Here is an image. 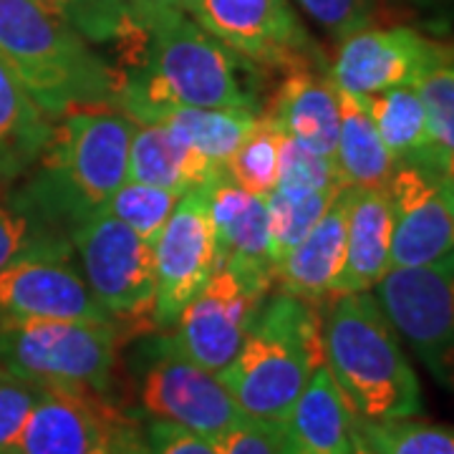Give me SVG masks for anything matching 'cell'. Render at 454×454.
Returning <instances> with one entry per match:
<instances>
[{
    "mask_svg": "<svg viewBox=\"0 0 454 454\" xmlns=\"http://www.w3.org/2000/svg\"><path fill=\"white\" fill-rule=\"evenodd\" d=\"M265 116L280 134L298 139L310 152L336 157L339 145V89L328 68H293L273 94Z\"/></svg>",
    "mask_w": 454,
    "mask_h": 454,
    "instance_id": "16",
    "label": "cell"
},
{
    "mask_svg": "<svg viewBox=\"0 0 454 454\" xmlns=\"http://www.w3.org/2000/svg\"><path fill=\"white\" fill-rule=\"evenodd\" d=\"M399 339L454 391V250L419 268H394L373 288Z\"/></svg>",
    "mask_w": 454,
    "mask_h": 454,
    "instance_id": "8",
    "label": "cell"
},
{
    "mask_svg": "<svg viewBox=\"0 0 454 454\" xmlns=\"http://www.w3.org/2000/svg\"><path fill=\"white\" fill-rule=\"evenodd\" d=\"M97 399L43 387L13 454H89L114 424Z\"/></svg>",
    "mask_w": 454,
    "mask_h": 454,
    "instance_id": "18",
    "label": "cell"
},
{
    "mask_svg": "<svg viewBox=\"0 0 454 454\" xmlns=\"http://www.w3.org/2000/svg\"><path fill=\"white\" fill-rule=\"evenodd\" d=\"M346 190L309 235L273 265L278 293H288L316 306L336 295V280L346 255Z\"/></svg>",
    "mask_w": 454,
    "mask_h": 454,
    "instance_id": "20",
    "label": "cell"
},
{
    "mask_svg": "<svg viewBox=\"0 0 454 454\" xmlns=\"http://www.w3.org/2000/svg\"><path fill=\"white\" fill-rule=\"evenodd\" d=\"M336 167L346 187H387L396 164L384 146L364 97L339 89Z\"/></svg>",
    "mask_w": 454,
    "mask_h": 454,
    "instance_id": "26",
    "label": "cell"
},
{
    "mask_svg": "<svg viewBox=\"0 0 454 454\" xmlns=\"http://www.w3.org/2000/svg\"><path fill=\"white\" fill-rule=\"evenodd\" d=\"M51 137L53 121L0 61V190L31 172Z\"/></svg>",
    "mask_w": 454,
    "mask_h": 454,
    "instance_id": "24",
    "label": "cell"
},
{
    "mask_svg": "<svg viewBox=\"0 0 454 454\" xmlns=\"http://www.w3.org/2000/svg\"><path fill=\"white\" fill-rule=\"evenodd\" d=\"M177 200L179 197L175 192H169V190L127 179L106 200V205L101 210L109 212L119 223L131 227L137 235H142V238L154 243V238L160 235V230H162L164 223L169 220V215L175 210Z\"/></svg>",
    "mask_w": 454,
    "mask_h": 454,
    "instance_id": "31",
    "label": "cell"
},
{
    "mask_svg": "<svg viewBox=\"0 0 454 454\" xmlns=\"http://www.w3.org/2000/svg\"><path fill=\"white\" fill-rule=\"evenodd\" d=\"M321 310L288 293L268 295L223 379L247 417L286 422L313 372L324 366Z\"/></svg>",
    "mask_w": 454,
    "mask_h": 454,
    "instance_id": "5",
    "label": "cell"
},
{
    "mask_svg": "<svg viewBox=\"0 0 454 454\" xmlns=\"http://www.w3.org/2000/svg\"><path fill=\"white\" fill-rule=\"evenodd\" d=\"M139 402L152 419L179 424L212 439L247 417L223 379L177 351L167 333L146 343Z\"/></svg>",
    "mask_w": 454,
    "mask_h": 454,
    "instance_id": "10",
    "label": "cell"
},
{
    "mask_svg": "<svg viewBox=\"0 0 454 454\" xmlns=\"http://www.w3.org/2000/svg\"><path fill=\"white\" fill-rule=\"evenodd\" d=\"M348 454H376L372 447H369V444L364 442V439L358 437L356 427H354V442H351V450H348Z\"/></svg>",
    "mask_w": 454,
    "mask_h": 454,
    "instance_id": "43",
    "label": "cell"
},
{
    "mask_svg": "<svg viewBox=\"0 0 454 454\" xmlns=\"http://www.w3.org/2000/svg\"><path fill=\"white\" fill-rule=\"evenodd\" d=\"M134 124H167L182 134L202 157L225 172L227 162L258 121V114L192 106H142L127 114Z\"/></svg>",
    "mask_w": 454,
    "mask_h": 454,
    "instance_id": "25",
    "label": "cell"
},
{
    "mask_svg": "<svg viewBox=\"0 0 454 454\" xmlns=\"http://www.w3.org/2000/svg\"><path fill=\"white\" fill-rule=\"evenodd\" d=\"M190 16L220 43L265 68H325L324 53L286 0H192Z\"/></svg>",
    "mask_w": 454,
    "mask_h": 454,
    "instance_id": "11",
    "label": "cell"
},
{
    "mask_svg": "<svg viewBox=\"0 0 454 454\" xmlns=\"http://www.w3.org/2000/svg\"><path fill=\"white\" fill-rule=\"evenodd\" d=\"M422 13H427L429 23L450 26L454 23V0H411Z\"/></svg>",
    "mask_w": 454,
    "mask_h": 454,
    "instance_id": "40",
    "label": "cell"
},
{
    "mask_svg": "<svg viewBox=\"0 0 454 454\" xmlns=\"http://www.w3.org/2000/svg\"><path fill=\"white\" fill-rule=\"evenodd\" d=\"M0 61L51 121L91 106L116 109L124 89V74L35 0H0Z\"/></svg>",
    "mask_w": 454,
    "mask_h": 454,
    "instance_id": "3",
    "label": "cell"
},
{
    "mask_svg": "<svg viewBox=\"0 0 454 454\" xmlns=\"http://www.w3.org/2000/svg\"><path fill=\"white\" fill-rule=\"evenodd\" d=\"M131 134L134 121L114 106L66 114L16 197L43 225L71 238L129 179Z\"/></svg>",
    "mask_w": 454,
    "mask_h": 454,
    "instance_id": "2",
    "label": "cell"
},
{
    "mask_svg": "<svg viewBox=\"0 0 454 454\" xmlns=\"http://www.w3.org/2000/svg\"><path fill=\"white\" fill-rule=\"evenodd\" d=\"M71 245L97 306L114 324H152L154 243L98 210L71 230Z\"/></svg>",
    "mask_w": 454,
    "mask_h": 454,
    "instance_id": "7",
    "label": "cell"
},
{
    "mask_svg": "<svg viewBox=\"0 0 454 454\" xmlns=\"http://www.w3.org/2000/svg\"><path fill=\"white\" fill-rule=\"evenodd\" d=\"M391 200L387 187L346 190V255L336 295L372 291L391 270Z\"/></svg>",
    "mask_w": 454,
    "mask_h": 454,
    "instance_id": "19",
    "label": "cell"
},
{
    "mask_svg": "<svg viewBox=\"0 0 454 454\" xmlns=\"http://www.w3.org/2000/svg\"><path fill=\"white\" fill-rule=\"evenodd\" d=\"M43 387L0 369V454H13Z\"/></svg>",
    "mask_w": 454,
    "mask_h": 454,
    "instance_id": "36",
    "label": "cell"
},
{
    "mask_svg": "<svg viewBox=\"0 0 454 454\" xmlns=\"http://www.w3.org/2000/svg\"><path fill=\"white\" fill-rule=\"evenodd\" d=\"M225 172L202 157L182 134L167 124H134L129 146V179L169 190L182 197L207 187Z\"/></svg>",
    "mask_w": 454,
    "mask_h": 454,
    "instance_id": "21",
    "label": "cell"
},
{
    "mask_svg": "<svg viewBox=\"0 0 454 454\" xmlns=\"http://www.w3.org/2000/svg\"><path fill=\"white\" fill-rule=\"evenodd\" d=\"M452 56V49L427 38L417 28L372 26L340 38L328 74L340 91L372 97L396 86H417Z\"/></svg>",
    "mask_w": 454,
    "mask_h": 454,
    "instance_id": "13",
    "label": "cell"
},
{
    "mask_svg": "<svg viewBox=\"0 0 454 454\" xmlns=\"http://www.w3.org/2000/svg\"><path fill=\"white\" fill-rule=\"evenodd\" d=\"M64 247H74L68 235L43 225L16 192L5 195L0 190V270L20 258Z\"/></svg>",
    "mask_w": 454,
    "mask_h": 454,
    "instance_id": "30",
    "label": "cell"
},
{
    "mask_svg": "<svg viewBox=\"0 0 454 454\" xmlns=\"http://www.w3.org/2000/svg\"><path fill=\"white\" fill-rule=\"evenodd\" d=\"M119 354V325L86 318H38L0 325V369L38 387L104 396Z\"/></svg>",
    "mask_w": 454,
    "mask_h": 454,
    "instance_id": "6",
    "label": "cell"
},
{
    "mask_svg": "<svg viewBox=\"0 0 454 454\" xmlns=\"http://www.w3.org/2000/svg\"><path fill=\"white\" fill-rule=\"evenodd\" d=\"M346 187H324V190H280L276 187L265 197L268 225H270V247L273 260H280L291 247L301 243L328 207L339 200Z\"/></svg>",
    "mask_w": 454,
    "mask_h": 454,
    "instance_id": "27",
    "label": "cell"
},
{
    "mask_svg": "<svg viewBox=\"0 0 454 454\" xmlns=\"http://www.w3.org/2000/svg\"><path fill=\"white\" fill-rule=\"evenodd\" d=\"M109 429H112V427H109ZM89 454H114V447H112V439H109V432H106V434L101 437V442H98L97 447H94V450H91V452H89Z\"/></svg>",
    "mask_w": 454,
    "mask_h": 454,
    "instance_id": "44",
    "label": "cell"
},
{
    "mask_svg": "<svg viewBox=\"0 0 454 454\" xmlns=\"http://www.w3.org/2000/svg\"><path fill=\"white\" fill-rule=\"evenodd\" d=\"M134 26L116 41L124 56V89L116 109L192 106L258 114L250 61L220 43L182 11L134 13Z\"/></svg>",
    "mask_w": 454,
    "mask_h": 454,
    "instance_id": "1",
    "label": "cell"
},
{
    "mask_svg": "<svg viewBox=\"0 0 454 454\" xmlns=\"http://www.w3.org/2000/svg\"><path fill=\"white\" fill-rule=\"evenodd\" d=\"M145 444L149 454H217V444L212 437L160 419H152L146 427Z\"/></svg>",
    "mask_w": 454,
    "mask_h": 454,
    "instance_id": "38",
    "label": "cell"
},
{
    "mask_svg": "<svg viewBox=\"0 0 454 454\" xmlns=\"http://www.w3.org/2000/svg\"><path fill=\"white\" fill-rule=\"evenodd\" d=\"M217 454H295L291 434L283 422L245 417L225 434L215 437Z\"/></svg>",
    "mask_w": 454,
    "mask_h": 454,
    "instance_id": "37",
    "label": "cell"
},
{
    "mask_svg": "<svg viewBox=\"0 0 454 454\" xmlns=\"http://www.w3.org/2000/svg\"><path fill=\"white\" fill-rule=\"evenodd\" d=\"M316 26L336 41L372 28L381 18V0H295Z\"/></svg>",
    "mask_w": 454,
    "mask_h": 454,
    "instance_id": "35",
    "label": "cell"
},
{
    "mask_svg": "<svg viewBox=\"0 0 454 454\" xmlns=\"http://www.w3.org/2000/svg\"><path fill=\"white\" fill-rule=\"evenodd\" d=\"M71 250H43L0 270V325L38 318L112 321L89 293Z\"/></svg>",
    "mask_w": 454,
    "mask_h": 454,
    "instance_id": "14",
    "label": "cell"
},
{
    "mask_svg": "<svg viewBox=\"0 0 454 454\" xmlns=\"http://www.w3.org/2000/svg\"><path fill=\"white\" fill-rule=\"evenodd\" d=\"M354 427L376 454H454V427L422 422L417 417L391 422L356 419Z\"/></svg>",
    "mask_w": 454,
    "mask_h": 454,
    "instance_id": "28",
    "label": "cell"
},
{
    "mask_svg": "<svg viewBox=\"0 0 454 454\" xmlns=\"http://www.w3.org/2000/svg\"><path fill=\"white\" fill-rule=\"evenodd\" d=\"M354 422L351 406L324 364L313 372L283 424L298 454H348Z\"/></svg>",
    "mask_w": 454,
    "mask_h": 454,
    "instance_id": "23",
    "label": "cell"
},
{
    "mask_svg": "<svg viewBox=\"0 0 454 454\" xmlns=\"http://www.w3.org/2000/svg\"><path fill=\"white\" fill-rule=\"evenodd\" d=\"M207 187L179 197L169 220L154 238V310L152 325L169 331L184 306L195 298L220 265L210 217Z\"/></svg>",
    "mask_w": 454,
    "mask_h": 454,
    "instance_id": "12",
    "label": "cell"
},
{
    "mask_svg": "<svg viewBox=\"0 0 454 454\" xmlns=\"http://www.w3.org/2000/svg\"><path fill=\"white\" fill-rule=\"evenodd\" d=\"M364 101L394 164L417 167L429 177L442 179V154L417 86H396L381 94L364 97Z\"/></svg>",
    "mask_w": 454,
    "mask_h": 454,
    "instance_id": "22",
    "label": "cell"
},
{
    "mask_svg": "<svg viewBox=\"0 0 454 454\" xmlns=\"http://www.w3.org/2000/svg\"><path fill=\"white\" fill-rule=\"evenodd\" d=\"M346 187L339 175L336 160L310 152L298 139L280 134L278 146V187L280 190H324Z\"/></svg>",
    "mask_w": 454,
    "mask_h": 454,
    "instance_id": "34",
    "label": "cell"
},
{
    "mask_svg": "<svg viewBox=\"0 0 454 454\" xmlns=\"http://www.w3.org/2000/svg\"><path fill=\"white\" fill-rule=\"evenodd\" d=\"M278 146L280 131L265 114H258L255 127L227 162L225 177L250 195L268 197L278 187Z\"/></svg>",
    "mask_w": 454,
    "mask_h": 454,
    "instance_id": "29",
    "label": "cell"
},
{
    "mask_svg": "<svg viewBox=\"0 0 454 454\" xmlns=\"http://www.w3.org/2000/svg\"><path fill=\"white\" fill-rule=\"evenodd\" d=\"M210 217L217 238L220 265L273 280V247L265 197L250 195L223 175L210 184Z\"/></svg>",
    "mask_w": 454,
    "mask_h": 454,
    "instance_id": "17",
    "label": "cell"
},
{
    "mask_svg": "<svg viewBox=\"0 0 454 454\" xmlns=\"http://www.w3.org/2000/svg\"><path fill=\"white\" fill-rule=\"evenodd\" d=\"M394 268H419L454 250V220L439 195L437 179L417 167H396L389 184Z\"/></svg>",
    "mask_w": 454,
    "mask_h": 454,
    "instance_id": "15",
    "label": "cell"
},
{
    "mask_svg": "<svg viewBox=\"0 0 454 454\" xmlns=\"http://www.w3.org/2000/svg\"><path fill=\"white\" fill-rule=\"evenodd\" d=\"M324 361L354 417L391 422L419 417V376L376 295L343 293L321 313Z\"/></svg>",
    "mask_w": 454,
    "mask_h": 454,
    "instance_id": "4",
    "label": "cell"
},
{
    "mask_svg": "<svg viewBox=\"0 0 454 454\" xmlns=\"http://www.w3.org/2000/svg\"><path fill=\"white\" fill-rule=\"evenodd\" d=\"M109 439H112L114 454H149L146 452L145 437L139 432H134L131 427L124 424H112L109 429Z\"/></svg>",
    "mask_w": 454,
    "mask_h": 454,
    "instance_id": "39",
    "label": "cell"
},
{
    "mask_svg": "<svg viewBox=\"0 0 454 454\" xmlns=\"http://www.w3.org/2000/svg\"><path fill=\"white\" fill-rule=\"evenodd\" d=\"M270 291V278L253 276L232 265H217L167 336L177 351L202 369L223 373L240 354Z\"/></svg>",
    "mask_w": 454,
    "mask_h": 454,
    "instance_id": "9",
    "label": "cell"
},
{
    "mask_svg": "<svg viewBox=\"0 0 454 454\" xmlns=\"http://www.w3.org/2000/svg\"><path fill=\"white\" fill-rule=\"evenodd\" d=\"M129 13H152V11H192V0H127Z\"/></svg>",
    "mask_w": 454,
    "mask_h": 454,
    "instance_id": "41",
    "label": "cell"
},
{
    "mask_svg": "<svg viewBox=\"0 0 454 454\" xmlns=\"http://www.w3.org/2000/svg\"><path fill=\"white\" fill-rule=\"evenodd\" d=\"M91 43H116L134 26L127 0H35Z\"/></svg>",
    "mask_w": 454,
    "mask_h": 454,
    "instance_id": "32",
    "label": "cell"
},
{
    "mask_svg": "<svg viewBox=\"0 0 454 454\" xmlns=\"http://www.w3.org/2000/svg\"><path fill=\"white\" fill-rule=\"evenodd\" d=\"M417 91L424 101L429 127L442 154V177H454V56L429 71L417 83Z\"/></svg>",
    "mask_w": 454,
    "mask_h": 454,
    "instance_id": "33",
    "label": "cell"
},
{
    "mask_svg": "<svg viewBox=\"0 0 454 454\" xmlns=\"http://www.w3.org/2000/svg\"><path fill=\"white\" fill-rule=\"evenodd\" d=\"M437 187L439 195H442V200H444V205H447V210H450L454 220V177L437 179Z\"/></svg>",
    "mask_w": 454,
    "mask_h": 454,
    "instance_id": "42",
    "label": "cell"
}]
</instances>
